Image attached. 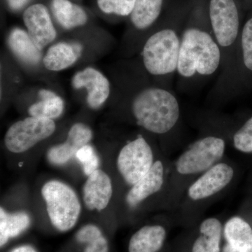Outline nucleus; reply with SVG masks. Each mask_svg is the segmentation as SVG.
<instances>
[{
  "instance_id": "obj_1",
  "label": "nucleus",
  "mask_w": 252,
  "mask_h": 252,
  "mask_svg": "<svg viewBox=\"0 0 252 252\" xmlns=\"http://www.w3.org/2000/svg\"><path fill=\"white\" fill-rule=\"evenodd\" d=\"M137 124L158 134L171 130L180 117V107L173 94L160 89L141 92L132 104Z\"/></svg>"
},
{
  "instance_id": "obj_2",
  "label": "nucleus",
  "mask_w": 252,
  "mask_h": 252,
  "mask_svg": "<svg viewBox=\"0 0 252 252\" xmlns=\"http://www.w3.org/2000/svg\"><path fill=\"white\" fill-rule=\"evenodd\" d=\"M220 51L208 33L198 29L185 32L181 41L177 70L185 77L195 73L210 75L220 65Z\"/></svg>"
},
{
  "instance_id": "obj_3",
  "label": "nucleus",
  "mask_w": 252,
  "mask_h": 252,
  "mask_svg": "<svg viewBox=\"0 0 252 252\" xmlns=\"http://www.w3.org/2000/svg\"><path fill=\"white\" fill-rule=\"evenodd\" d=\"M51 223L60 231L70 230L77 223L81 205L77 194L69 186L50 181L41 189Z\"/></svg>"
},
{
  "instance_id": "obj_4",
  "label": "nucleus",
  "mask_w": 252,
  "mask_h": 252,
  "mask_svg": "<svg viewBox=\"0 0 252 252\" xmlns=\"http://www.w3.org/2000/svg\"><path fill=\"white\" fill-rule=\"evenodd\" d=\"M181 42L175 31L162 30L147 40L143 50L146 69L154 75H164L177 69Z\"/></svg>"
},
{
  "instance_id": "obj_5",
  "label": "nucleus",
  "mask_w": 252,
  "mask_h": 252,
  "mask_svg": "<svg viewBox=\"0 0 252 252\" xmlns=\"http://www.w3.org/2000/svg\"><path fill=\"white\" fill-rule=\"evenodd\" d=\"M54 121L45 118L29 117L15 123L4 137L6 148L13 153H23L54 133Z\"/></svg>"
},
{
  "instance_id": "obj_6",
  "label": "nucleus",
  "mask_w": 252,
  "mask_h": 252,
  "mask_svg": "<svg viewBox=\"0 0 252 252\" xmlns=\"http://www.w3.org/2000/svg\"><path fill=\"white\" fill-rule=\"evenodd\" d=\"M224 149L222 139L214 137L202 139L181 156L177 162V171L189 175L207 170L223 157Z\"/></svg>"
},
{
  "instance_id": "obj_7",
  "label": "nucleus",
  "mask_w": 252,
  "mask_h": 252,
  "mask_svg": "<svg viewBox=\"0 0 252 252\" xmlns=\"http://www.w3.org/2000/svg\"><path fill=\"white\" fill-rule=\"evenodd\" d=\"M153 153L143 138L126 145L118 157L117 166L121 175L129 185H134L153 165Z\"/></svg>"
},
{
  "instance_id": "obj_8",
  "label": "nucleus",
  "mask_w": 252,
  "mask_h": 252,
  "mask_svg": "<svg viewBox=\"0 0 252 252\" xmlns=\"http://www.w3.org/2000/svg\"><path fill=\"white\" fill-rule=\"evenodd\" d=\"M210 17L219 44L228 46L238 34L239 15L233 0H210Z\"/></svg>"
},
{
  "instance_id": "obj_9",
  "label": "nucleus",
  "mask_w": 252,
  "mask_h": 252,
  "mask_svg": "<svg viewBox=\"0 0 252 252\" xmlns=\"http://www.w3.org/2000/svg\"><path fill=\"white\" fill-rule=\"evenodd\" d=\"M23 21L30 37L39 51L56 38V30L44 5L36 4L28 7L23 14Z\"/></svg>"
},
{
  "instance_id": "obj_10",
  "label": "nucleus",
  "mask_w": 252,
  "mask_h": 252,
  "mask_svg": "<svg viewBox=\"0 0 252 252\" xmlns=\"http://www.w3.org/2000/svg\"><path fill=\"white\" fill-rule=\"evenodd\" d=\"M233 177L231 167L225 163L217 164L189 188V196L195 200L208 198L226 187Z\"/></svg>"
},
{
  "instance_id": "obj_11",
  "label": "nucleus",
  "mask_w": 252,
  "mask_h": 252,
  "mask_svg": "<svg viewBox=\"0 0 252 252\" xmlns=\"http://www.w3.org/2000/svg\"><path fill=\"white\" fill-rule=\"evenodd\" d=\"M93 132L87 126L77 124L71 127L67 141L50 149L47 158L51 163L61 165L70 160L78 151L90 142Z\"/></svg>"
},
{
  "instance_id": "obj_12",
  "label": "nucleus",
  "mask_w": 252,
  "mask_h": 252,
  "mask_svg": "<svg viewBox=\"0 0 252 252\" xmlns=\"http://www.w3.org/2000/svg\"><path fill=\"white\" fill-rule=\"evenodd\" d=\"M112 196V182L105 172L97 170L89 176L83 188V198L89 210L102 211Z\"/></svg>"
},
{
  "instance_id": "obj_13",
  "label": "nucleus",
  "mask_w": 252,
  "mask_h": 252,
  "mask_svg": "<svg viewBox=\"0 0 252 252\" xmlns=\"http://www.w3.org/2000/svg\"><path fill=\"white\" fill-rule=\"evenodd\" d=\"M76 89L86 88L88 91V103L93 108H97L108 98L110 86L107 78L93 68H86L76 74L73 79Z\"/></svg>"
},
{
  "instance_id": "obj_14",
  "label": "nucleus",
  "mask_w": 252,
  "mask_h": 252,
  "mask_svg": "<svg viewBox=\"0 0 252 252\" xmlns=\"http://www.w3.org/2000/svg\"><path fill=\"white\" fill-rule=\"evenodd\" d=\"M163 183V166L162 162H154L149 172L142 177L131 189L126 197L127 203L135 207L144 199L157 193Z\"/></svg>"
},
{
  "instance_id": "obj_15",
  "label": "nucleus",
  "mask_w": 252,
  "mask_h": 252,
  "mask_svg": "<svg viewBox=\"0 0 252 252\" xmlns=\"http://www.w3.org/2000/svg\"><path fill=\"white\" fill-rule=\"evenodd\" d=\"M224 236L223 252H252V229L243 219L235 217L228 220Z\"/></svg>"
},
{
  "instance_id": "obj_16",
  "label": "nucleus",
  "mask_w": 252,
  "mask_h": 252,
  "mask_svg": "<svg viewBox=\"0 0 252 252\" xmlns=\"http://www.w3.org/2000/svg\"><path fill=\"white\" fill-rule=\"evenodd\" d=\"M166 233L160 225H147L132 235L129 252H157L161 249Z\"/></svg>"
},
{
  "instance_id": "obj_17",
  "label": "nucleus",
  "mask_w": 252,
  "mask_h": 252,
  "mask_svg": "<svg viewBox=\"0 0 252 252\" xmlns=\"http://www.w3.org/2000/svg\"><path fill=\"white\" fill-rule=\"evenodd\" d=\"M82 47L79 44L61 42L51 46L44 58L48 69L59 71L72 65L81 56Z\"/></svg>"
},
{
  "instance_id": "obj_18",
  "label": "nucleus",
  "mask_w": 252,
  "mask_h": 252,
  "mask_svg": "<svg viewBox=\"0 0 252 252\" xmlns=\"http://www.w3.org/2000/svg\"><path fill=\"white\" fill-rule=\"evenodd\" d=\"M200 235L193 244L192 252H220L221 224L215 218L207 219L200 225Z\"/></svg>"
},
{
  "instance_id": "obj_19",
  "label": "nucleus",
  "mask_w": 252,
  "mask_h": 252,
  "mask_svg": "<svg viewBox=\"0 0 252 252\" xmlns=\"http://www.w3.org/2000/svg\"><path fill=\"white\" fill-rule=\"evenodd\" d=\"M52 10L60 24L66 29L83 26L87 21L84 9L68 0H53Z\"/></svg>"
},
{
  "instance_id": "obj_20",
  "label": "nucleus",
  "mask_w": 252,
  "mask_h": 252,
  "mask_svg": "<svg viewBox=\"0 0 252 252\" xmlns=\"http://www.w3.org/2000/svg\"><path fill=\"white\" fill-rule=\"evenodd\" d=\"M10 48L21 61L34 64L41 59L40 51L34 45L28 33L20 29L11 32L9 38Z\"/></svg>"
},
{
  "instance_id": "obj_21",
  "label": "nucleus",
  "mask_w": 252,
  "mask_h": 252,
  "mask_svg": "<svg viewBox=\"0 0 252 252\" xmlns=\"http://www.w3.org/2000/svg\"><path fill=\"white\" fill-rule=\"evenodd\" d=\"M31 220L25 212L8 215L0 209V245L2 247L7 243L9 238H14L21 234L28 228Z\"/></svg>"
},
{
  "instance_id": "obj_22",
  "label": "nucleus",
  "mask_w": 252,
  "mask_h": 252,
  "mask_svg": "<svg viewBox=\"0 0 252 252\" xmlns=\"http://www.w3.org/2000/svg\"><path fill=\"white\" fill-rule=\"evenodd\" d=\"M162 0H136L131 13V21L138 29L149 28L161 12Z\"/></svg>"
},
{
  "instance_id": "obj_23",
  "label": "nucleus",
  "mask_w": 252,
  "mask_h": 252,
  "mask_svg": "<svg viewBox=\"0 0 252 252\" xmlns=\"http://www.w3.org/2000/svg\"><path fill=\"white\" fill-rule=\"evenodd\" d=\"M41 102L34 104L29 109L31 117L56 119L61 115L64 109V102L59 96L47 90L39 91Z\"/></svg>"
},
{
  "instance_id": "obj_24",
  "label": "nucleus",
  "mask_w": 252,
  "mask_h": 252,
  "mask_svg": "<svg viewBox=\"0 0 252 252\" xmlns=\"http://www.w3.org/2000/svg\"><path fill=\"white\" fill-rule=\"evenodd\" d=\"M136 0H97L99 9L106 14L126 16L131 14Z\"/></svg>"
},
{
  "instance_id": "obj_25",
  "label": "nucleus",
  "mask_w": 252,
  "mask_h": 252,
  "mask_svg": "<svg viewBox=\"0 0 252 252\" xmlns=\"http://www.w3.org/2000/svg\"><path fill=\"white\" fill-rule=\"evenodd\" d=\"M75 157L82 164L84 173L88 177L98 170L99 158L91 146L87 144L83 147L78 151Z\"/></svg>"
},
{
  "instance_id": "obj_26",
  "label": "nucleus",
  "mask_w": 252,
  "mask_h": 252,
  "mask_svg": "<svg viewBox=\"0 0 252 252\" xmlns=\"http://www.w3.org/2000/svg\"><path fill=\"white\" fill-rule=\"evenodd\" d=\"M235 148L245 153L252 152V117L234 135Z\"/></svg>"
},
{
  "instance_id": "obj_27",
  "label": "nucleus",
  "mask_w": 252,
  "mask_h": 252,
  "mask_svg": "<svg viewBox=\"0 0 252 252\" xmlns=\"http://www.w3.org/2000/svg\"><path fill=\"white\" fill-rule=\"evenodd\" d=\"M244 63L252 71V18L249 20L243 28L242 34Z\"/></svg>"
},
{
  "instance_id": "obj_28",
  "label": "nucleus",
  "mask_w": 252,
  "mask_h": 252,
  "mask_svg": "<svg viewBox=\"0 0 252 252\" xmlns=\"http://www.w3.org/2000/svg\"><path fill=\"white\" fill-rule=\"evenodd\" d=\"M102 232L96 225L89 224L84 225L77 232L76 238L79 243H89L102 236Z\"/></svg>"
},
{
  "instance_id": "obj_29",
  "label": "nucleus",
  "mask_w": 252,
  "mask_h": 252,
  "mask_svg": "<svg viewBox=\"0 0 252 252\" xmlns=\"http://www.w3.org/2000/svg\"><path fill=\"white\" fill-rule=\"evenodd\" d=\"M84 252H109L108 242L104 237L101 236L88 243Z\"/></svg>"
},
{
  "instance_id": "obj_30",
  "label": "nucleus",
  "mask_w": 252,
  "mask_h": 252,
  "mask_svg": "<svg viewBox=\"0 0 252 252\" xmlns=\"http://www.w3.org/2000/svg\"><path fill=\"white\" fill-rule=\"evenodd\" d=\"M28 0H8L10 7L14 10H18L22 8Z\"/></svg>"
},
{
  "instance_id": "obj_31",
  "label": "nucleus",
  "mask_w": 252,
  "mask_h": 252,
  "mask_svg": "<svg viewBox=\"0 0 252 252\" xmlns=\"http://www.w3.org/2000/svg\"><path fill=\"white\" fill-rule=\"evenodd\" d=\"M11 252H36L32 247L28 246V245H25V246L19 247L14 249Z\"/></svg>"
}]
</instances>
